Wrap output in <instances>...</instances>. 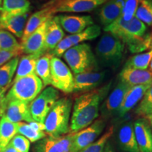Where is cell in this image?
Returning <instances> with one entry per match:
<instances>
[{"label":"cell","instance_id":"cell-11","mask_svg":"<svg viewBox=\"0 0 152 152\" xmlns=\"http://www.w3.org/2000/svg\"><path fill=\"white\" fill-rule=\"evenodd\" d=\"M74 133L58 137L47 135L35 144V152H71Z\"/></svg>","mask_w":152,"mask_h":152},{"label":"cell","instance_id":"cell-26","mask_svg":"<svg viewBox=\"0 0 152 152\" xmlns=\"http://www.w3.org/2000/svg\"><path fill=\"white\" fill-rule=\"evenodd\" d=\"M45 54V52H41L35 54L25 55L23 56L20 60H19L14 80L32 74H35V67L37 61Z\"/></svg>","mask_w":152,"mask_h":152},{"label":"cell","instance_id":"cell-18","mask_svg":"<svg viewBox=\"0 0 152 152\" xmlns=\"http://www.w3.org/2000/svg\"><path fill=\"white\" fill-rule=\"evenodd\" d=\"M151 85L152 83L146 85H136L131 87L125 95L122 105L118 112V115L119 117L124 116L125 114L132 109L139 102H140L146 92Z\"/></svg>","mask_w":152,"mask_h":152},{"label":"cell","instance_id":"cell-3","mask_svg":"<svg viewBox=\"0 0 152 152\" xmlns=\"http://www.w3.org/2000/svg\"><path fill=\"white\" fill-rule=\"evenodd\" d=\"M125 44L111 34L106 33L96 46V55L102 66L116 68L122 61Z\"/></svg>","mask_w":152,"mask_h":152},{"label":"cell","instance_id":"cell-36","mask_svg":"<svg viewBox=\"0 0 152 152\" xmlns=\"http://www.w3.org/2000/svg\"><path fill=\"white\" fill-rule=\"evenodd\" d=\"M113 130L114 127L111 125L100 138L95 140L93 143L87 146L86 148L80 152H102L104 151L106 144H107L109 140L113 134Z\"/></svg>","mask_w":152,"mask_h":152},{"label":"cell","instance_id":"cell-24","mask_svg":"<svg viewBox=\"0 0 152 152\" xmlns=\"http://www.w3.org/2000/svg\"><path fill=\"white\" fill-rule=\"evenodd\" d=\"M65 36L64 30L54 16L47 20L45 34V50L52 51Z\"/></svg>","mask_w":152,"mask_h":152},{"label":"cell","instance_id":"cell-41","mask_svg":"<svg viewBox=\"0 0 152 152\" xmlns=\"http://www.w3.org/2000/svg\"><path fill=\"white\" fill-rule=\"evenodd\" d=\"M21 51H14V52H9V51L0 50V66L8 62L9 61L12 59L13 58L16 57L21 54Z\"/></svg>","mask_w":152,"mask_h":152},{"label":"cell","instance_id":"cell-2","mask_svg":"<svg viewBox=\"0 0 152 152\" xmlns=\"http://www.w3.org/2000/svg\"><path fill=\"white\" fill-rule=\"evenodd\" d=\"M72 105L73 102L69 97H63L56 101L44 123L46 134L58 137L70 132Z\"/></svg>","mask_w":152,"mask_h":152},{"label":"cell","instance_id":"cell-21","mask_svg":"<svg viewBox=\"0 0 152 152\" xmlns=\"http://www.w3.org/2000/svg\"><path fill=\"white\" fill-rule=\"evenodd\" d=\"M117 137L120 147L123 151L140 152L132 122L129 121L121 125L118 131Z\"/></svg>","mask_w":152,"mask_h":152},{"label":"cell","instance_id":"cell-43","mask_svg":"<svg viewBox=\"0 0 152 152\" xmlns=\"http://www.w3.org/2000/svg\"><path fill=\"white\" fill-rule=\"evenodd\" d=\"M0 152H18V151H17L10 144H9L8 145H7V147L4 148V149L1 150Z\"/></svg>","mask_w":152,"mask_h":152},{"label":"cell","instance_id":"cell-14","mask_svg":"<svg viewBox=\"0 0 152 152\" xmlns=\"http://www.w3.org/2000/svg\"><path fill=\"white\" fill-rule=\"evenodd\" d=\"M54 17L62 29L71 35L80 33L88 26L94 24L90 16L58 15Z\"/></svg>","mask_w":152,"mask_h":152},{"label":"cell","instance_id":"cell-8","mask_svg":"<svg viewBox=\"0 0 152 152\" xmlns=\"http://www.w3.org/2000/svg\"><path fill=\"white\" fill-rule=\"evenodd\" d=\"M51 85L64 93L73 92L74 77L68 66L59 58L51 59Z\"/></svg>","mask_w":152,"mask_h":152},{"label":"cell","instance_id":"cell-25","mask_svg":"<svg viewBox=\"0 0 152 152\" xmlns=\"http://www.w3.org/2000/svg\"><path fill=\"white\" fill-rule=\"evenodd\" d=\"M28 18V14L8 18L0 17V29L7 30L21 39L27 23Z\"/></svg>","mask_w":152,"mask_h":152},{"label":"cell","instance_id":"cell-40","mask_svg":"<svg viewBox=\"0 0 152 152\" xmlns=\"http://www.w3.org/2000/svg\"><path fill=\"white\" fill-rule=\"evenodd\" d=\"M9 144L18 152H29L30 142L21 134L15 135Z\"/></svg>","mask_w":152,"mask_h":152},{"label":"cell","instance_id":"cell-15","mask_svg":"<svg viewBox=\"0 0 152 152\" xmlns=\"http://www.w3.org/2000/svg\"><path fill=\"white\" fill-rule=\"evenodd\" d=\"M134 136L140 152H152V129L146 118H139L133 123Z\"/></svg>","mask_w":152,"mask_h":152},{"label":"cell","instance_id":"cell-37","mask_svg":"<svg viewBox=\"0 0 152 152\" xmlns=\"http://www.w3.org/2000/svg\"><path fill=\"white\" fill-rule=\"evenodd\" d=\"M151 40L152 35L151 34L145 35L139 40L134 42L130 45H128V49L132 54L142 52L148 48H151Z\"/></svg>","mask_w":152,"mask_h":152},{"label":"cell","instance_id":"cell-16","mask_svg":"<svg viewBox=\"0 0 152 152\" xmlns=\"http://www.w3.org/2000/svg\"><path fill=\"white\" fill-rule=\"evenodd\" d=\"M29 104L20 101H11L5 106L4 115L11 122H33V119L30 113Z\"/></svg>","mask_w":152,"mask_h":152},{"label":"cell","instance_id":"cell-5","mask_svg":"<svg viewBox=\"0 0 152 152\" xmlns=\"http://www.w3.org/2000/svg\"><path fill=\"white\" fill-rule=\"evenodd\" d=\"M63 57L74 74L98 70L97 59L87 44H79L72 47Z\"/></svg>","mask_w":152,"mask_h":152},{"label":"cell","instance_id":"cell-19","mask_svg":"<svg viewBox=\"0 0 152 152\" xmlns=\"http://www.w3.org/2000/svg\"><path fill=\"white\" fill-rule=\"evenodd\" d=\"M125 0H109L99 11V18L104 27L109 26L121 16Z\"/></svg>","mask_w":152,"mask_h":152},{"label":"cell","instance_id":"cell-20","mask_svg":"<svg viewBox=\"0 0 152 152\" xmlns=\"http://www.w3.org/2000/svg\"><path fill=\"white\" fill-rule=\"evenodd\" d=\"M119 77L120 80L130 87L146 85L152 83V72L149 70L123 68Z\"/></svg>","mask_w":152,"mask_h":152},{"label":"cell","instance_id":"cell-31","mask_svg":"<svg viewBox=\"0 0 152 152\" xmlns=\"http://www.w3.org/2000/svg\"><path fill=\"white\" fill-rule=\"evenodd\" d=\"M152 60V49L143 54H136L128 58L123 68L147 70Z\"/></svg>","mask_w":152,"mask_h":152},{"label":"cell","instance_id":"cell-34","mask_svg":"<svg viewBox=\"0 0 152 152\" xmlns=\"http://www.w3.org/2000/svg\"><path fill=\"white\" fill-rule=\"evenodd\" d=\"M134 17L144 24L152 26V0H142L137 9Z\"/></svg>","mask_w":152,"mask_h":152},{"label":"cell","instance_id":"cell-33","mask_svg":"<svg viewBox=\"0 0 152 152\" xmlns=\"http://www.w3.org/2000/svg\"><path fill=\"white\" fill-rule=\"evenodd\" d=\"M18 134H21L31 142H37L47 136L45 131L36 130L28 123L24 122L18 123Z\"/></svg>","mask_w":152,"mask_h":152},{"label":"cell","instance_id":"cell-28","mask_svg":"<svg viewBox=\"0 0 152 152\" xmlns=\"http://www.w3.org/2000/svg\"><path fill=\"white\" fill-rule=\"evenodd\" d=\"M18 134V123L11 122L4 115L0 118V151L10 143Z\"/></svg>","mask_w":152,"mask_h":152},{"label":"cell","instance_id":"cell-49","mask_svg":"<svg viewBox=\"0 0 152 152\" xmlns=\"http://www.w3.org/2000/svg\"></svg>","mask_w":152,"mask_h":152},{"label":"cell","instance_id":"cell-13","mask_svg":"<svg viewBox=\"0 0 152 152\" xmlns=\"http://www.w3.org/2000/svg\"><path fill=\"white\" fill-rule=\"evenodd\" d=\"M106 71H90L75 74L73 92H86L94 90L105 79Z\"/></svg>","mask_w":152,"mask_h":152},{"label":"cell","instance_id":"cell-32","mask_svg":"<svg viewBox=\"0 0 152 152\" xmlns=\"http://www.w3.org/2000/svg\"><path fill=\"white\" fill-rule=\"evenodd\" d=\"M0 50L22 52L21 45L18 43L13 34L7 30L0 29Z\"/></svg>","mask_w":152,"mask_h":152},{"label":"cell","instance_id":"cell-4","mask_svg":"<svg viewBox=\"0 0 152 152\" xmlns=\"http://www.w3.org/2000/svg\"><path fill=\"white\" fill-rule=\"evenodd\" d=\"M43 83L36 74L14 80L5 96V106L11 101H20L30 104L43 89Z\"/></svg>","mask_w":152,"mask_h":152},{"label":"cell","instance_id":"cell-30","mask_svg":"<svg viewBox=\"0 0 152 152\" xmlns=\"http://www.w3.org/2000/svg\"><path fill=\"white\" fill-rule=\"evenodd\" d=\"M101 28L97 25L93 24L92 26L83 30L80 33L69 35L70 39L73 45H79L80 43L84 42L85 41L92 40L100 35Z\"/></svg>","mask_w":152,"mask_h":152},{"label":"cell","instance_id":"cell-38","mask_svg":"<svg viewBox=\"0 0 152 152\" xmlns=\"http://www.w3.org/2000/svg\"><path fill=\"white\" fill-rule=\"evenodd\" d=\"M73 46L74 45L70 39L69 35H68L66 37L63 38L58 43V45L54 47V49L49 52V54H52L53 56L60 58V57L64 56L66 51H68V49H71Z\"/></svg>","mask_w":152,"mask_h":152},{"label":"cell","instance_id":"cell-48","mask_svg":"<svg viewBox=\"0 0 152 152\" xmlns=\"http://www.w3.org/2000/svg\"><path fill=\"white\" fill-rule=\"evenodd\" d=\"M151 49H152V40H151Z\"/></svg>","mask_w":152,"mask_h":152},{"label":"cell","instance_id":"cell-10","mask_svg":"<svg viewBox=\"0 0 152 152\" xmlns=\"http://www.w3.org/2000/svg\"><path fill=\"white\" fill-rule=\"evenodd\" d=\"M108 0H58L51 4L54 14L56 13L90 12L104 4Z\"/></svg>","mask_w":152,"mask_h":152},{"label":"cell","instance_id":"cell-46","mask_svg":"<svg viewBox=\"0 0 152 152\" xmlns=\"http://www.w3.org/2000/svg\"><path fill=\"white\" fill-rule=\"evenodd\" d=\"M149 71H151V72H152V60H151V63H150V64H149Z\"/></svg>","mask_w":152,"mask_h":152},{"label":"cell","instance_id":"cell-44","mask_svg":"<svg viewBox=\"0 0 152 152\" xmlns=\"http://www.w3.org/2000/svg\"><path fill=\"white\" fill-rule=\"evenodd\" d=\"M102 152H115V151H113V148L111 147V144H110L109 143H108V142H107V144H106L105 147H104V151H102Z\"/></svg>","mask_w":152,"mask_h":152},{"label":"cell","instance_id":"cell-22","mask_svg":"<svg viewBox=\"0 0 152 152\" xmlns=\"http://www.w3.org/2000/svg\"><path fill=\"white\" fill-rule=\"evenodd\" d=\"M54 14V11L51 5H48L45 8L34 13L30 17L26 23L23 35L21 38V43L23 42L33 32L40 27L42 25L47 22L49 19L52 18Z\"/></svg>","mask_w":152,"mask_h":152},{"label":"cell","instance_id":"cell-6","mask_svg":"<svg viewBox=\"0 0 152 152\" xmlns=\"http://www.w3.org/2000/svg\"><path fill=\"white\" fill-rule=\"evenodd\" d=\"M104 30L128 45L145 35L147 26L136 17L130 20H125L121 16L109 26L104 27Z\"/></svg>","mask_w":152,"mask_h":152},{"label":"cell","instance_id":"cell-9","mask_svg":"<svg viewBox=\"0 0 152 152\" xmlns=\"http://www.w3.org/2000/svg\"><path fill=\"white\" fill-rule=\"evenodd\" d=\"M106 126L104 119L96 120L83 130L74 133L71 152H80L93 143L102 134Z\"/></svg>","mask_w":152,"mask_h":152},{"label":"cell","instance_id":"cell-45","mask_svg":"<svg viewBox=\"0 0 152 152\" xmlns=\"http://www.w3.org/2000/svg\"><path fill=\"white\" fill-rule=\"evenodd\" d=\"M146 119H147V121L149 122L150 125H151V129H152V115H150V116H149L147 118H146Z\"/></svg>","mask_w":152,"mask_h":152},{"label":"cell","instance_id":"cell-23","mask_svg":"<svg viewBox=\"0 0 152 152\" xmlns=\"http://www.w3.org/2000/svg\"><path fill=\"white\" fill-rule=\"evenodd\" d=\"M30 10V2L28 0H3L0 7V17L21 16L28 14Z\"/></svg>","mask_w":152,"mask_h":152},{"label":"cell","instance_id":"cell-42","mask_svg":"<svg viewBox=\"0 0 152 152\" xmlns=\"http://www.w3.org/2000/svg\"><path fill=\"white\" fill-rule=\"evenodd\" d=\"M5 96L6 93L0 88V118L4 115L5 109Z\"/></svg>","mask_w":152,"mask_h":152},{"label":"cell","instance_id":"cell-35","mask_svg":"<svg viewBox=\"0 0 152 152\" xmlns=\"http://www.w3.org/2000/svg\"><path fill=\"white\" fill-rule=\"evenodd\" d=\"M135 113L144 118H147L152 115V85L140 101L135 110Z\"/></svg>","mask_w":152,"mask_h":152},{"label":"cell","instance_id":"cell-27","mask_svg":"<svg viewBox=\"0 0 152 152\" xmlns=\"http://www.w3.org/2000/svg\"><path fill=\"white\" fill-rule=\"evenodd\" d=\"M18 62L19 57L16 56L0 66V88L5 93L11 86Z\"/></svg>","mask_w":152,"mask_h":152},{"label":"cell","instance_id":"cell-1","mask_svg":"<svg viewBox=\"0 0 152 152\" xmlns=\"http://www.w3.org/2000/svg\"><path fill=\"white\" fill-rule=\"evenodd\" d=\"M111 82L77 96L73 104L70 132L76 133L92 124L99 116L101 103L109 93Z\"/></svg>","mask_w":152,"mask_h":152},{"label":"cell","instance_id":"cell-47","mask_svg":"<svg viewBox=\"0 0 152 152\" xmlns=\"http://www.w3.org/2000/svg\"><path fill=\"white\" fill-rule=\"evenodd\" d=\"M2 1H3V0H0V7H1V4H2Z\"/></svg>","mask_w":152,"mask_h":152},{"label":"cell","instance_id":"cell-7","mask_svg":"<svg viewBox=\"0 0 152 152\" xmlns=\"http://www.w3.org/2000/svg\"><path fill=\"white\" fill-rule=\"evenodd\" d=\"M59 92L53 87H47L29 104L30 113L33 121L44 123L47 114L59 98Z\"/></svg>","mask_w":152,"mask_h":152},{"label":"cell","instance_id":"cell-17","mask_svg":"<svg viewBox=\"0 0 152 152\" xmlns=\"http://www.w3.org/2000/svg\"><path fill=\"white\" fill-rule=\"evenodd\" d=\"M47 27V21L42 25L35 32L21 43L22 52L26 54H32L44 52L45 50V34Z\"/></svg>","mask_w":152,"mask_h":152},{"label":"cell","instance_id":"cell-12","mask_svg":"<svg viewBox=\"0 0 152 152\" xmlns=\"http://www.w3.org/2000/svg\"><path fill=\"white\" fill-rule=\"evenodd\" d=\"M132 87L120 80L115 88L110 93L102 106L104 117H109L118 114L127 92Z\"/></svg>","mask_w":152,"mask_h":152},{"label":"cell","instance_id":"cell-29","mask_svg":"<svg viewBox=\"0 0 152 152\" xmlns=\"http://www.w3.org/2000/svg\"><path fill=\"white\" fill-rule=\"evenodd\" d=\"M51 54H45L39 58L36 64L35 74L41 79L44 87L51 85Z\"/></svg>","mask_w":152,"mask_h":152},{"label":"cell","instance_id":"cell-39","mask_svg":"<svg viewBox=\"0 0 152 152\" xmlns=\"http://www.w3.org/2000/svg\"><path fill=\"white\" fill-rule=\"evenodd\" d=\"M141 1L142 0H125L124 7L121 15L123 20H130L134 17L137 9Z\"/></svg>","mask_w":152,"mask_h":152}]
</instances>
